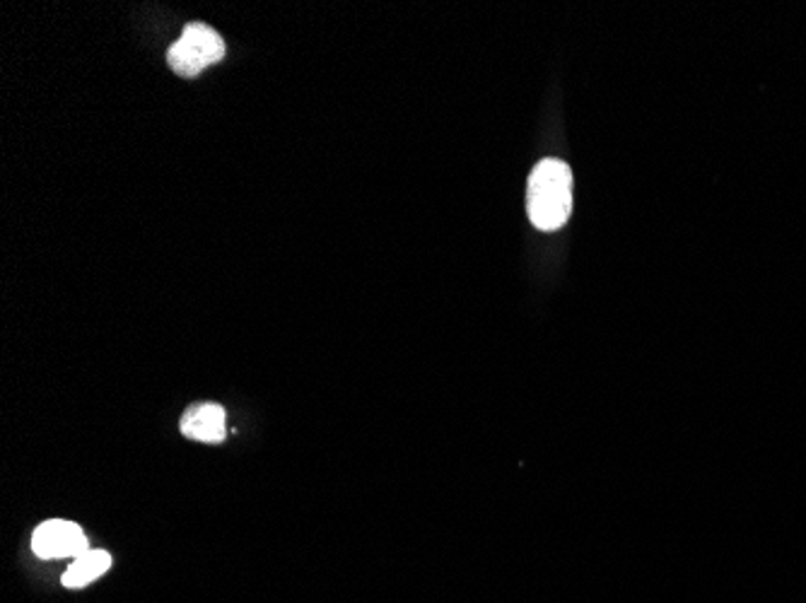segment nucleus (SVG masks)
<instances>
[{
  "instance_id": "7ed1b4c3",
  "label": "nucleus",
  "mask_w": 806,
  "mask_h": 603,
  "mask_svg": "<svg viewBox=\"0 0 806 603\" xmlns=\"http://www.w3.org/2000/svg\"><path fill=\"white\" fill-rule=\"evenodd\" d=\"M34 555L42 560H57V558H78L90 551V543L85 531L65 519H49L39 529H34L32 536Z\"/></svg>"
},
{
  "instance_id": "39448f33",
  "label": "nucleus",
  "mask_w": 806,
  "mask_h": 603,
  "mask_svg": "<svg viewBox=\"0 0 806 603\" xmlns=\"http://www.w3.org/2000/svg\"><path fill=\"white\" fill-rule=\"evenodd\" d=\"M112 568V555H109L106 551H90L78 555L71 568H68L63 572V586L68 589H80V586H88L90 582H94L98 578H102V574Z\"/></svg>"
},
{
  "instance_id": "f03ea898",
  "label": "nucleus",
  "mask_w": 806,
  "mask_h": 603,
  "mask_svg": "<svg viewBox=\"0 0 806 603\" xmlns=\"http://www.w3.org/2000/svg\"><path fill=\"white\" fill-rule=\"evenodd\" d=\"M225 57V41L208 24H188L167 51L170 68L182 78H196Z\"/></svg>"
},
{
  "instance_id": "20e7f679",
  "label": "nucleus",
  "mask_w": 806,
  "mask_h": 603,
  "mask_svg": "<svg viewBox=\"0 0 806 603\" xmlns=\"http://www.w3.org/2000/svg\"><path fill=\"white\" fill-rule=\"evenodd\" d=\"M182 435L188 440L217 444L227 435V413L217 403H196L191 406L182 418Z\"/></svg>"
},
{
  "instance_id": "f257e3e1",
  "label": "nucleus",
  "mask_w": 806,
  "mask_h": 603,
  "mask_svg": "<svg viewBox=\"0 0 806 603\" xmlns=\"http://www.w3.org/2000/svg\"><path fill=\"white\" fill-rule=\"evenodd\" d=\"M529 221L543 232L563 227L572 211V172L565 162H539L527 184Z\"/></svg>"
}]
</instances>
